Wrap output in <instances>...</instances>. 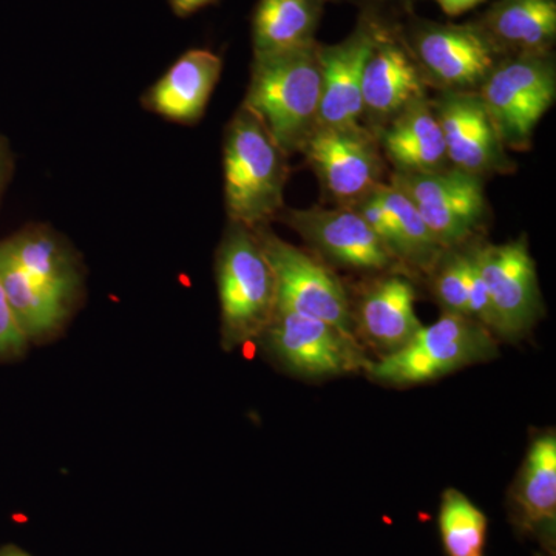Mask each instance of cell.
I'll return each instance as SVG.
<instances>
[{"mask_svg":"<svg viewBox=\"0 0 556 556\" xmlns=\"http://www.w3.org/2000/svg\"><path fill=\"white\" fill-rule=\"evenodd\" d=\"M321 70L318 46L254 54L244 108L251 110L287 155L300 152L316 130Z\"/></svg>","mask_w":556,"mask_h":556,"instance_id":"1","label":"cell"},{"mask_svg":"<svg viewBox=\"0 0 556 556\" xmlns=\"http://www.w3.org/2000/svg\"><path fill=\"white\" fill-rule=\"evenodd\" d=\"M288 159L262 121L241 105L226 129L223 149L230 222L255 229L277 217L283 208Z\"/></svg>","mask_w":556,"mask_h":556,"instance_id":"2","label":"cell"},{"mask_svg":"<svg viewBox=\"0 0 556 556\" xmlns=\"http://www.w3.org/2000/svg\"><path fill=\"white\" fill-rule=\"evenodd\" d=\"M225 350L262 338L277 309V283L254 229L230 222L217 252Z\"/></svg>","mask_w":556,"mask_h":556,"instance_id":"3","label":"cell"},{"mask_svg":"<svg viewBox=\"0 0 556 556\" xmlns=\"http://www.w3.org/2000/svg\"><path fill=\"white\" fill-rule=\"evenodd\" d=\"M496 354L492 332L475 318L445 313L422 327L407 345L382 361L369 362L365 371L388 386H413L441 378Z\"/></svg>","mask_w":556,"mask_h":556,"instance_id":"4","label":"cell"},{"mask_svg":"<svg viewBox=\"0 0 556 556\" xmlns=\"http://www.w3.org/2000/svg\"><path fill=\"white\" fill-rule=\"evenodd\" d=\"M478 94L503 144L526 149L555 102L554 62L547 53L517 54L493 67Z\"/></svg>","mask_w":556,"mask_h":556,"instance_id":"5","label":"cell"},{"mask_svg":"<svg viewBox=\"0 0 556 556\" xmlns=\"http://www.w3.org/2000/svg\"><path fill=\"white\" fill-rule=\"evenodd\" d=\"M277 283V309L320 318L353 334L346 292L339 278L308 252L278 239L268 226L254 229Z\"/></svg>","mask_w":556,"mask_h":556,"instance_id":"6","label":"cell"},{"mask_svg":"<svg viewBox=\"0 0 556 556\" xmlns=\"http://www.w3.org/2000/svg\"><path fill=\"white\" fill-rule=\"evenodd\" d=\"M260 339L278 364L308 378L346 375L369 364L351 332L291 311L276 309Z\"/></svg>","mask_w":556,"mask_h":556,"instance_id":"7","label":"cell"},{"mask_svg":"<svg viewBox=\"0 0 556 556\" xmlns=\"http://www.w3.org/2000/svg\"><path fill=\"white\" fill-rule=\"evenodd\" d=\"M391 186L415 204L444 249L463 243L484 219L486 201L481 177L457 169L396 172Z\"/></svg>","mask_w":556,"mask_h":556,"instance_id":"8","label":"cell"},{"mask_svg":"<svg viewBox=\"0 0 556 556\" xmlns=\"http://www.w3.org/2000/svg\"><path fill=\"white\" fill-rule=\"evenodd\" d=\"M475 252L492 305V331L506 339L519 338L535 324L541 309L535 263L526 240Z\"/></svg>","mask_w":556,"mask_h":556,"instance_id":"9","label":"cell"},{"mask_svg":"<svg viewBox=\"0 0 556 556\" xmlns=\"http://www.w3.org/2000/svg\"><path fill=\"white\" fill-rule=\"evenodd\" d=\"M300 152L324 188L343 206L353 207L379 186V155L367 131L316 127Z\"/></svg>","mask_w":556,"mask_h":556,"instance_id":"10","label":"cell"},{"mask_svg":"<svg viewBox=\"0 0 556 556\" xmlns=\"http://www.w3.org/2000/svg\"><path fill=\"white\" fill-rule=\"evenodd\" d=\"M415 47L428 78L448 91H471L497 64L495 42L473 25H426Z\"/></svg>","mask_w":556,"mask_h":556,"instance_id":"11","label":"cell"},{"mask_svg":"<svg viewBox=\"0 0 556 556\" xmlns=\"http://www.w3.org/2000/svg\"><path fill=\"white\" fill-rule=\"evenodd\" d=\"M437 112L453 169L481 177L504 170V144L477 91H447Z\"/></svg>","mask_w":556,"mask_h":556,"instance_id":"12","label":"cell"},{"mask_svg":"<svg viewBox=\"0 0 556 556\" xmlns=\"http://www.w3.org/2000/svg\"><path fill=\"white\" fill-rule=\"evenodd\" d=\"M379 36L378 28L362 24L343 42L329 47L318 46L321 93L317 127L351 129L358 126V119L364 113L362 83L365 65Z\"/></svg>","mask_w":556,"mask_h":556,"instance_id":"13","label":"cell"},{"mask_svg":"<svg viewBox=\"0 0 556 556\" xmlns=\"http://www.w3.org/2000/svg\"><path fill=\"white\" fill-rule=\"evenodd\" d=\"M285 222L318 251L351 268L387 269L396 260L356 208H294L285 212Z\"/></svg>","mask_w":556,"mask_h":556,"instance_id":"14","label":"cell"},{"mask_svg":"<svg viewBox=\"0 0 556 556\" xmlns=\"http://www.w3.org/2000/svg\"><path fill=\"white\" fill-rule=\"evenodd\" d=\"M511 525L521 535L533 536L555 556L556 437L541 434L529 448L521 473L508 495Z\"/></svg>","mask_w":556,"mask_h":556,"instance_id":"15","label":"cell"},{"mask_svg":"<svg viewBox=\"0 0 556 556\" xmlns=\"http://www.w3.org/2000/svg\"><path fill=\"white\" fill-rule=\"evenodd\" d=\"M223 61L195 49L181 58L142 97V108L178 124H195L204 115L222 75Z\"/></svg>","mask_w":556,"mask_h":556,"instance_id":"16","label":"cell"},{"mask_svg":"<svg viewBox=\"0 0 556 556\" xmlns=\"http://www.w3.org/2000/svg\"><path fill=\"white\" fill-rule=\"evenodd\" d=\"M0 247L33 280L64 299L70 305L78 298L83 273L72 247L47 226H27Z\"/></svg>","mask_w":556,"mask_h":556,"instance_id":"17","label":"cell"},{"mask_svg":"<svg viewBox=\"0 0 556 556\" xmlns=\"http://www.w3.org/2000/svg\"><path fill=\"white\" fill-rule=\"evenodd\" d=\"M422 83L420 70L408 51L380 33L365 65L364 110L380 118L396 116L409 102L424 97Z\"/></svg>","mask_w":556,"mask_h":556,"instance_id":"18","label":"cell"},{"mask_svg":"<svg viewBox=\"0 0 556 556\" xmlns=\"http://www.w3.org/2000/svg\"><path fill=\"white\" fill-rule=\"evenodd\" d=\"M382 148L397 172H434L447 166L437 112L426 97L409 102L382 135Z\"/></svg>","mask_w":556,"mask_h":556,"instance_id":"19","label":"cell"},{"mask_svg":"<svg viewBox=\"0 0 556 556\" xmlns=\"http://www.w3.org/2000/svg\"><path fill=\"white\" fill-rule=\"evenodd\" d=\"M416 292L402 277H390L371 289L358 308L365 338L386 353H396L422 328L416 316Z\"/></svg>","mask_w":556,"mask_h":556,"instance_id":"20","label":"cell"},{"mask_svg":"<svg viewBox=\"0 0 556 556\" xmlns=\"http://www.w3.org/2000/svg\"><path fill=\"white\" fill-rule=\"evenodd\" d=\"M0 283L28 342H42L64 327L73 305L27 276L2 247Z\"/></svg>","mask_w":556,"mask_h":556,"instance_id":"21","label":"cell"},{"mask_svg":"<svg viewBox=\"0 0 556 556\" xmlns=\"http://www.w3.org/2000/svg\"><path fill=\"white\" fill-rule=\"evenodd\" d=\"M482 30L501 46L547 53L556 36V0H500L485 14Z\"/></svg>","mask_w":556,"mask_h":556,"instance_id":"22","label":"cell"},{"mask_svg":"<svg viewBox=\"0 0 556 556\" xmlns=\"http://www.w3.org/2000/svg\"><path fill=\"white\" fill-rule=\"evenodd\" d=\"M325 0H260L252 20L254 54L316 43Z\"/></svg>","mask_w":556,"mask_h":556,"instance_id":"23","label":"cell"},{"mask_svg":"<svg viewBox=\"0 0 556 556\" xmlns=\"http://www.w3.org/2000/svg\"><path fill=\"white\" fill-rule=\"evenodd\" d=\"M376 193L396 222L397 260L426 273L434 269L445 249L434 239L415 204L391 185H379Z\"/></svg>","mask_w":556,"mask_h":556,"instance_id":"24","label":"cell"},{"mask_svg":"<svg viewBox=\"0 0 556 556\" xmlns=\"http://www.w3.org/2000/svg\"><path fill=\"white\" fill-rule=\"evenodd\" d=\"M438 527L442 546L448 556L481 555L489 519L464 493L450 489L442 495Z\"/></svg>","mask_w":556,"mask_h":556,"instance_id":"25","label":"cell"},{"mask_svg":"<svg viewBox=\"0 0 556 556\" xmlns=\"http://www.w3.org/2000/svg\"><path fill=\"white\" fill-rule=\"evenodd\" d=\"M471 254L453 255L439 270L434 291L445 313L468 316Z\"/></svg>","mask_w":556,"mask_h":556,"instance_id":"26","label":"cell"},{"mask_svg":"<svg viewBox=\"0 0 556 556\" xmlns=\"http://www.w3.org/2000/svg\"><path fill=\"white\" fill-rule=\"evenodd\" d=\"M28 343L30 342L25 338L16 318L11 313L9 300L0 283V361L21 357L27 350Z\"/></svg>","mask_w":556,"mask_h":556,"instance_id":"27","label":"cell"},{"mask_svg":"<svg viewBox=\"0 0 556 556\" xmlns=\"http://www.w3.org/2000/svg\"><path fill=\"white\" fill-rule=\"evenodd\" d=\"M13 169V153H11L9 141L0 134V199H2L3 190L9 185Z\"/></svg>","mask_w":556,"mask_h":556,"instance_id":"28","label":"cell"},{"mask_svg":"<svg viewBox=\"0 0 556 556\" xmlns=\"http://www.w3.org/2000/svg\"><path fill=\"white\" fill-rule=\"evenodd\" d=\"M437 2L447 16L455 17L467 13V11L477 9V7L484 3L485 0H437Z\"/></svg>","mask_w":556,"mask_h":556,"instance_id":"29","label":"cell"},{"mask_svg":"<svg viewBox=\"0 0 556 556\" xmlns=\"http://www.w3.org/2000/svg\"><path fill=\"white\" fill-rule=\"evenodd\" d=\"M214 2L215 0H170V7L177 16L188 17Z\"/></svg>","mask_w":556,"mask_h":556,"instance_id":"30","label":"cell"},{"mask_svg":"<svg viewBox=\"0 0 556 556\" xmlns=\"http://www.w3.org/2000/svg\"><path fill=\"white\" fill-rule=\"evenodd\" d=\"M0 556H31L27 554V552L22 551L21 547L13 546V544H9V546H3L0 548Z\"/></svg>","mask_w":556,"mask_h":556,"instance_id":"31","label":"cell"},{"mask_svg":"<svg viewBox=\"0 0 556 556\" xmlns=\"http://www.w3.org/2000/svg\"><path fill=\"white\" fill-rule=\"evenodd\" d=\"M325 2H327V0H325Z\"/></svg>","mask_w":556,"mask_h":556,"instance_id":"32","label":"cell"},{"mask_svg":"<svg viewBox=\"0 0 556 556\" xmlns=\"http://www.w3.org/2000/svg\"><path fill=\"white\" fill-rule=\"evenodd\" d=\"M478 556H481V555H478Z\"/></svg>","mask_w":556,"mask_h":556,"instance_id":"33","label":"cell"}]
</instances>
